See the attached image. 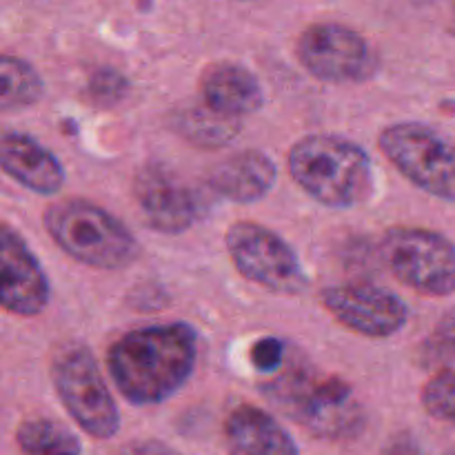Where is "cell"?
Here are the masks:
<instances>
[{"mask_svg": "<svg viewBox=\"0 0 455 455\" xmlns=\"http://www.w3.org/2000/svg\"><path fill=\"white\" fill-rule=\"evenodd\" d=\"M198 331L187 323L149 324L111 342L107 371L133 407H154L176 395L194 376Z\"/></svg>", "mask_w": 455, "mask_h": 455, "instance_id": "1", "label": "cell"}, {"mask_svg": "<svg viewBox=\"0 0 455 455\" xmlns=\"http://www.w3.org/2000/svg\"><path fill=\"white\" fill-rule=\"evenodd\" d=\"M280 413L323 440H351L363 434L367 413L349 382L323 373L307 360H287L260 385Z\"/></svg>", "mask_w": 455, "mask_h": 455, "instance_id": "2", "label": "cell"}, {"mask_svg": "<svg viewBox=\"0 0 455 455\" xmlns=\"http://www.w3.org/2000/svg\"><path fill=\"white\" fill-rule=\"evenodd\" d=\"M291 180L329 209H354L373 196L371 156L358 142L333 133H311L293 142L287 156Z\"/></svg>", "mask_w": 455, "mask_h": 455, "instance_id": "3", "label": "cell"}, {"mask_svg": "<svg viewBox=\"0 0 455 455\" xmlns=\"http://www.w3.org/2000/svg\"><path fill=\"white\" fill-rule=\"evenodd\" d=\"M43 227L58 249L93 269H127L140 256L133 231L92 200L67 198L49 204L43 213Z\"/></svg>", "mask_w": 455, "mask_h": 455, "instance_id": "4", "label": "cell"}, {"mask_svg": "<svg viewBox=\"0 0 455 455\" xmlns=\"http://www.w3.org/2000/svg\"><path fill=\"white\" fill-rule=\"evenodd\" d=\"M52 382L65 411L84 434L96 440L118 434V404L89 347L67 345L58 351L52 363Z\"/></svg>", "mask_w": 455, "mask_h": 455, "instance_id": "5", "label": "cell"}, {"mask_svg": "<svg viewBox=\"0 0 455 455\" xmlns=\"http://www.w3.org/2000/svg\"><path fill=\"white\" fill-rule=\"evenodd\" d=\"M378 149L413 187L455 203V142L425 123H394L378 136Z\"/></svg>", "mask_w": 455, "mask_h": 455, "instance_id": "6", "label": "cell"}, {"mask_svg": "<svg viewBox=\"0 0 455 455\" xmlns=\"http://www.w3.org/2000/svg\"><path fill=\"white\" fill-rule=\"evenodd\" d=\"M225 247L240 275L278 296H298L309 289V274L296 249L269 227L238 220L225 234Z\"/></svg>", "mask_w": 455, "mask_h": 455, "instance_id": "7", "label": "cell"}, {"mask_svg": "<svg viewBox=\"0 0 455 455\" xmlns=\"http://www.w3.org/2000/svg\"><path fill=\"white\" fill-rule=\"evenodd\" d=\"M380 256L398 283L416 293L444 298L455 293V243L425 227H391Z\"/></svg>", "mask_w": 455, "mask_h": 455, "instance_id": "8", "label": "cell"}, {"mask_svg": "<svg viewBox=\"0 0 455 455\" xmlns=\"http://www.w3.org/2000/svg\"><path fill=\"white\" fill-rule=\"evenodd\" d=\"M296 56L307 74L329 84L367 83L380 67L369 40L342 22H314L302 29Z\"/></svg>", "mask_w": 455, "mask_h": 455, "instance_id": "9", "label": "cell"}, {"mask_svg": "<svg viewBox=\"0 0 455 455\" xmlns=\"http://www.w3.org/2000/svg\"><path fill=\"white\" fill-rule=\"evenodd\" d=\"M133 200L142 222L164 235L189 231L207 209L203 194L163 163H149L136 173Z\"/></svg>", "mask_w": 455, "mask_h": 455, "instance_id": "10", "label": "cell"}, {"mask_svg": "<svg viewBox=\"0 0 455 455\" xmlns=\"http://www.w3.org/2000/svg\"><path fill=\"white\" fill-rule=\"evenodd\" d=\"M320 305L342 327L373 340L400 333L407 327L411 315L403 298L389 289L367 283L324 287L320 291Z\"/></svg>", "mask_w": 455, "mask_h": 455, "instance_id": "11", "label": "cell"}, {"mask_svg": "<svg viewBox=\"0 0 455 455\" xmlns=\"http://www.w3.org/2000/svg\"><path fill=\"white\" fill-rule=\"evenodd\" d=\"M0 260H3V284H0L3 309L20 318H34L43 314L49 307L52 284L27 240L7 222L0 227Z\"/></svg>", "mask_w": 455, "mask_h": 455, "instance_id": "12", "label": "cell"}, {"mask_svg": "<svg viewBox=\"0 0 455 455\" xmlns=\"http://www.w3.org/2000/svg\"><path fill=\"white\" fill-rule=\"evenodd\" d=\"M0 167L12 180L38 196H56L65 187V167L52 149L25 132H4Z\"/></svg>", "mask_w": 455, "mask_h": 455, "instance_id": "13", "label": "cell"}, {"mask_svg": "<svg viewBox=\"0 0 455 455\" xmlns=\"http://www.w3.org/2000/svg\"><path fill=\"white\" fill-rule=\"evenodd\" d=\"M207 180L225 200L251 204L274 189L278 182V164L265 151L244 149L213 164Z\"/></svg>", "mask_w": 455, "mask_h": 455, "instance_id": "14", "label": "cell"}, {"mask_svg": "<svg viewBox=\"0 0 455 455\" xmlns=\"http://www.w3.org/2000/svg\"><path fill=\"white\" fill-rule=\"evenodd\" d=\"M200 98L220 114L244 118L265 107V89L249 67L222 60L200 74Z\"/></svg>", "mask_w": 455, "mask_h": 455, "instance_id": "15", "label": "cell"}, {"mask_svg": "<svg viewBox=\"0 0 455 455\" xmlns=\"http://www.w3.org/2000/svg\"><path fill=\"white\" fill-rule=\"evenodd\" d=\"M222 434L229 455H300L291 434L256 404L231 409Z\"/></svg>", "mask_w": 455, "mask_h": 455, "instance_id": "16", "label": "cell"}, {"mask_svg": "<svg viewBox=\"0 0 455 455\" xmlns=\"http://www.w3.org/2000/svg\"><path fill=\"white\" fill-rule=\"evenodd\" d=\"M172 127L182 140L198 149H225L243 132V118L220 114L209 105L185 107L178 109L172 118Z\"/></svg>", "mask_w": 455, "mask_h": 455, "instance_id": "17", "label": "cell"}, {"mask_svg": "<svg viewBox=\"0 0 455 455\" xmlns=\"http://www.w3.org/2000/svg\"><path fill=\"white\" fill-rule=\"evenodd\" d=\"M20 455H83L78 435L52 418H27L16 429Z\"/></svg>", "mask_w": 455, "mask_h": 455, "instance_id": "18", "label": "cell"}, {"mask_svg": "<svg viewBox=\"0 0 455 455\" xmlns=\"http://www.w3.org/2000/svg\"><path fill=\"white\" fill-rule=\"evenodd\" d=\"M0 76H3V93L0 107L4 114L34 107L44 93V80L31 62L25 58L4 53L0 58Z\"/></svg>", "mask_w": 455, "mask_h": 455, "instance_id": "19", "label": "cell"}, {"mask_svg": "<svg viewBox=\"0 0 455 455\" xmlns=\"http://www.w3.org/2000/svg\"><path fill=\"white\" fill-rule=\"evenodd\" d=\"M422 407L431 418L455 425V371L443 369L422 387Z\"/></svg>", "mask_w": 455, "mask_h": 455, "instance_id": "20", "label": "cell"}, {"mask_svg": "<svg viewBox=\"0 0 455 455\" xmlns=\"http://www.w3.org/2000/svg\"><path fill=\"white\" fill-rule=\"evenodd\" d=\"M129 83L120 71L116 69H98L96 74H92L87 83L89 98H92L96 105L102 107H114L127 96Z\"/></svg>", "mask_w": 455, "mask_h": 455, "instance_id": "21", "label": "cell"}, {"mask_svg": "<svg viewBox=\"0 0 455 455\" xmlns=\"http://www.w3.org/2000/svg\"><path fill=\"white\" fill-rule=\"evenodd\" d=\"M251 364L262 373H275L284 363H287V349L280 338L267 336L253 342L251 351H249Z\"/></svg>", "mask_w": 455, "mask_h": 455, "instance_id": "22", "label": "cell"}, {"mask_svg": "<svg viewBox=\"0 0 455 455\" xmlns=\"http://www.w3.org/2000/svg\"><path fill=\"white\" fill-rule=\"evenodd\" d=\"M429 345L438 358L455 360V305L440 315Z\"/></svg>", "mask_w": 455, "mask_h": 455, "instance_id": "23", "label": "cell"}, {"mask_svg": "<svg viewBox=\"0 0 455 455\" xmlns=\"http://www.w3.org/2000/svg\"><path fill=\"white\" fill-rule=\"evenodd\" d=\"M120 455H182V453L176 451L173 447H169V444L160 443V440L138 438L124 444V447L120 449Z\"/></svg>", "mask_w": 455, "mask_h": 455, "instance_id": "24", "label": "cell"}, {"mask_svg": "<svg viewBox=\"0 0 455 455\" xmlns=\"http://www.w3.org/2000/svg\"><path fill=\"white\" fill-rule=\"evenodd\" d=\"M380 455H425L422 453L420 443L413 434L403 431V434H395L394 438L387 440V444L382 447Z\"/></svg>", "mask_w": 455, "mask_h": 455, "instance_id": "25", "label": "cell"}, {"mask_svg": "<svg viewBox=\"0 0 455 455\" xmlns=\"http://www.w3.org/2000/svg\"><path fill=\"white\" fill-rule=\"evenodd\" d=\"M444 455H455V451H449V453H444Z\"/></svg>", "mask_w": 455, "mask_h": 455, "instance_id": "26", "label": "cell"}, {"mask_svg": "<svg viewBox=\"0 0 455 455\" xmlns=\"http://www.w3.org/2000/svg\"><path fill=\"white\" fill-rule=\"evenodd\" d=\"M238 3H249V0H238Z\"/></svg>", "mask_w": 455, "mask_h": 455, "instance_id": "27", "label": "cell"}]
</instances>
